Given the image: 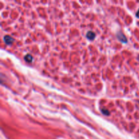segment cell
Segmentation results:
<instances>
[{
  "label": "cell",
  "instance_id": "cell-1",
  "mask_svg": "<svg viewBox=\"0 0 139 139\" xmlns=\"http://www.w3.org/2000/svg\"><path fill=\"white\" fill-rule=\"evenodd\" d=\"M4 42H5V43L8 44V45H10V44L14 42V39L12 38V37L9 36V35H5V36H4Z\"/></svg>",
  "mask_w": 139,
  "mask_h": 139
},
{
  "label": "cell",
  "instance_id": "cell-2",
  "mask_svg": "<svg viewBox=\"0 0 139 139\" xmlns=\"http://www.w3.org/2000/svg\"><path fill=\"white\" fill-rule=\"evenodd\" d=\"M117 36H118V38L122 42H127V39L126 38V36L123 35V33L122 32H119L117 34Z\"/></svg>",
  "mask_w": 139,
  "mask_h": 139
},
{
  "label": "cell",
  "instance_id": "cell-3",
  "mask_svg": "<svg viewBox=\"0 0 139 139\" xmlns=\"http://www.w3.org/2000/svg\"><path fill=\"white\" fill-rule=\"evenodd\" d=\"M95 37H96V35H95V33L94 32H92V31H88V32L87 33L86 38H88V39L93 40L95 38Z\"/></svg>",
  "mask_w": 139,
  "mask_h": 139
},
{
  "label": "cell",
  "instance_id": "cell-4",
  "mask_svg": "<svg viewBox=\"0 0 139 139\" xmlns=\"http://www.w3.org/2000/svg\"><path fill=\"white\" fill-rule=\"evenodd\" d=\"M25 60L27 61V62L31 63L33 60V56L31 54H27V55H26V56H25Z\"/></svg>",
  "mask_w": 139,
  "mask_h": 139
},
{
  "label": "cell",
  "instance_id": "cell-5",
  "mask_svg": "<svg viewBox=\"0 0 139 139\" xmlns=\"http://www.w3.org/2000/svg\"><path fill=\"white\" fill-rule=\"evenodd\" d=\"M102 112H104L105 115H107L109 114V112L108 111H106V110H103V111H102Z\"/></svg>",
  "mask_w": 139,
  "mask_h": 139
},
{
  "label": "cell",
  "instance_id": "cell-6",
  "mask_svg": "<svg viewBox=\"0 0 139 139\" xmlns=\"http://www.w3.org/2000/svg\"><path fill=\"white\" fill-rule=\"evenodd\" d=\"M136 16H137V17H138V18H139V11L136 12Z\"/></svg>",
  "mask_w": 139,
  "mask_h": 139
}]
</instances>
